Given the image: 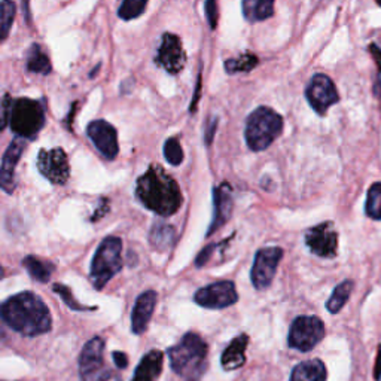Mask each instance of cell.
Masks as SVG:
<instances>
[{"mask_svg": "<svg viewBox=\"0 0 381 381\" xmlns=\"http://www.w3.org/2000/svg\"><path fill=\"white\" fill-rule=\"evenodd\" d=\"M0 316L10 329L24 336L47 334L52 326L47 304L33 292H21L8 298L0 307Z\"/></svg>", "mask_w": 381, "mask_h": 381, "instance_id": "6da1fadb", "label": "cell"}, {"mask_svg": "<svg viewBox=\"0 0 381 381\" xmlns=\"http://www.w3.org/2000/svg\"><path fill=\"white\" fill-rule=\"evenodd\" d=\"M136 197L148 210L162 217L176 213L183 203L178 182L158 166L149 167L137 179Z\"/></svg>", "mask_w": 381, "mask_h": 381, "instance_id": "7a4b0ae2", "label": "cell"}, {"mask_svg": "<svg viewBox=\"0 0 381 381\" xmlns=\"http://www.w3.org/2000/svg\"><path fill=\"white\" fill-rule=\"evenodd\" d=\"M209 347L199 334L188 332L167 350L170 366L185 381H200L208 366Z\"/></svg>", "mask_w": 381, "mask_h": 381, "instance_id": "3957f363", "label": "cell"}, {"mask_svg": "<svg viewBox=\"0 0 381 381\" xmlns=\"http://www.w3.org/2000/svg\"><path fill=\"white\" fill-rule=\"evenodd\" d=\"M283 132V118L274 109L259 106L246 119L244 139L250 150L261 152L273 145Z\"/></svg>", "mask_w": 381, "mask_h": 381, "instance_id": "277c9868", "label": "cell"}, {"mask_svg": "<svg viewBox=\"0 0 381 381\" xmlns=\"http://www.w3.org/2000/svg\"><path fill=\"white\" fill-rule=\"evenodd\" d=\"M45 125V107L39 100L17 99L10 103L9 127L17 137L33 139Z\"/></svg>", "mask_w": 381, "mask_h": 381, "instance_id": "5b68a950", "label": "cell"}, {"mask_svg": "<svg viewBox=\"0 0 381 381\" xmlns=\"http://www.w3.org/2000/svg\"><path fill=\"white\" fill-rule=\"evenodd\" d=\"M123 268V242L119 237L109 235L97 247L91 263L90 277L95 289H103L119 270Z\"/></svg>", "mask_w": 381, "mask_h": 381, "instance_id": "8992f818", "label": "cell"}, {"mask_svg": "<svg viewBox=\"0 0 381 381\" xmlns=\"http://www.w3.org/2000/svg\"><path fill=\"white\" fill-rule=\"evenodd\" d=\"M323 336L325 325L318 316H298L289 328L288 344L293 350L307 353L323 340Z\"/></svg>", "mask_w": 381, "mask_h": 381, "instance_id": "52a82bcc", "label": "cell"}, {"mask_svg": "<svg viewBox=\"0 0 381 381\" xmlns=\"http://www.w3.org/2000/svg\"><path fill=\"white\" fill-rule=\"evenodd\" d=\"M104 341L100 336H94L82 348L79 357V374L82 381H107L112 377L103 359Z\"/></svg>", "mask_w": 381, "mask_h": 381, "instance_id": "ba28073f", "label": "cell"}, {"mask_svg": "<svg viewBox=\"0 0 381 381\" xmlns=\"http://www.w3.org/2000/svg\"><path fill=\"white\" fill-rule=\"evenodd\" d=\"M281 258H283L281 247L271 246V247H263L258 250L254 259L252 270H250V280H252V285L255 289L264 290L270 288L277 273Z\"/></svg>", "mask_w": 381, "mask_h": 381, "instance_id": "9c48e42d", "label": "cell"}, {"mask_svg": "<svg viewBox=\"0 0 381 381\" xmlns=\"http://www.w3.org/2000/svg\"><path fill=\"white\" fill-rule=\"evenodd\" d=\"M306 99L316 114L325 115L340 102V94L328 75L316 73L306 88Z\"/></svg>", "mask_w": 381, "mask_h": 381, "instance_id": "30bf717a", "label": "cell"}, {"mask_svg": "<svg viewBox=\"0 0 381 381\" xmlns=\"http://www.w3.org/2000/svg\"><path fill=\"white\" fill-rule=\"evenodd\" d=\"M194 301L204 309L222 310L234 306L238 301V293L233 281L222 280L199 289L195 292Z\"/></svg>", "mask_w": 381, "mask_h": 381, "instance_id": "8fae6325", "label": "cell"}, {"mask_svg": "<svg viewBox=\"0 0 381 381\" xmlns=\"http://www.w3.org/2000/svg\"><path fill=\"white\" fill-rule=\"evenodd\" d=\"M304 242L310 252L319 258L332 259L339 250V234L335 231L334 222L326 221L316 226H311L304 235Z\"/></svg>", "mask_w": 381, "mask_h": 381, "instance_id": "7c38bea8", "label": "cell"}, {"mask_svg": "<svg viewBox=\"0 0 381 381\" xmlns=\"http://www.w3.org/2000/svg\"><path fill=\"white\" fill-rule=\"evenodd\" d=\"M36 164L42 176L54 185H64L69 180V160L68 154L61 148L39 150Z\"/></svg>", "mask_w": 381, "mask_h": 381, "instance_id": "4fadbf2b", "label": "cell"}, {"mask_svg": "<svg viewBox=\"0 0 381 381\" xmlns=\"http://www.w3.org/2000/svg\"><path fill=\"white\" fill-rule=\"evenodd\" d=\"M86 134H88V139L93 141L95 149L106 160L114 161L118 157V133L111 123L104 121V119H97V121L90 123L88 127H86Z\"/></svg>", "mask_w": 381, "mask_h": 381, "instance_id": "5bb4252c", "label": "cell"}, {"mask_svg": "<svg viewBox=\"0 0 381 381\" xmlns=\"http://www.w3.org/2000/svg\"><path fill=\"white\" fill-rule=\"evenodd\" d=\"M27 146V139L23 137H15L10 141L9 146L6 148L3 158H2V166H0V188L6 194H13L17 187L15 180V169L18 161L23 157V152Z\"/></svg>", "mask_w": 381, "mask_h": 381, "instance_id": "9a60e30c", "label": "cell"}, {"mask_svg": "<svg viewBox=\"0 0 381 381\" xmlns=\"http://www.w3.org/2000/svg\"><path fill=\"white\" fill-rule=\"evenodd\" d=\"M157 61L161 68H164L169 73L173 75L179 73L183 69L185 61H187V56H185L179 36L171 33H166L162 36L161 45L157 54Z\"/></svg>", "mask_w": 381, "mask_h": 381, "instance_id": "2e32d148", "label": "cell"}, {"mask_svg": "<svg viewBox=\"0 0 381 381\" xmlns=\"http://www.w3.org/2000/svg\"><path fill=\"white\" fill-rule=\"evenodd\" d=\"M233 192L231 187L228 183H222L219 187L213 188V217L212 224L208 230V237L215 234L219 228H222L233 215Z\"/></svg>", "mask_w": 381, "mask_h": 381, "instance_id": "e0dca14e", "label": "cell"}, {"mask_svg": "<svg viewBox=\"0 0 381 381\" xmlns=\"http://www.w3.org/2000/svg\"><path fill=\"white\" fill-rule=\"evenodd\" d=\"M157 298L155 290H146L137 297L132 313V329L136 335H141L148 329L157 306Z\"/></svg>", "mask_w": 381, "mask_h": 381, "instance_id": "ac0fdd59", "label": "cell"}, {"mask_svg": "<svg viewBox=\"0 0 381 381\" xmlns=\"http://www.w3.org/2000/svg\"><path fill=\"white\" fill-rule=\"evenodd\" d=\"M249 345V335L240 334L226 345L221 356V365L225 371H235L246 364V348Z\"/></svg>", "mask_w": 381, "mask_h": 381, "instance_id": "d6986e66", "label": "cell"}, {"mask_svg": "<svg viewBox=\"0 0 381 381\" xmlns=\"http://www.w3.org/2000/svg\"><path fill=\"white\" fill-rule=\"evenodd\" d=\"M164 355L160 350H150L139 362L132 381H157L162 373Z\"/></svg>", "mask_w": 381, "mask_h": 381, "instance_id": "ffe728a7", "label": "cell"}, {"mask_svg": "<svg viewBox=\"0 0 381 381\" xmlns=\"http://www.w3.org/2000/svg\"><path fill=\"white\" fill-rule=\"evenodd\" d=\"M328 371L320 359H310L293 366L289 381H326Z\"/></svg>", "mask_w": 381, "mask_h": 381, "instance_id": "44dd1931", "label": "cell"}, {"mask_svg": "<svg viewBox=\"0 0 381 381\" xmlns=\"http://www.w3.org/2000/svg\"><path fill=\"white\" fill-rule=\"evenodd\" d=\"M276 0H243V15L250 23L265 21L274 15Z\"/></svg>", "mask_w": 381, "mask_h": 381, "instance_id": "7402d4cb", "label": "cell"}, {"mask_svg": "<svg viewBox=\"0 0 381 381\" xmlns=\"http://www.w3.org/2000/svg\"><path fill=\"white\" fill-rule=\"evenodd\" d=\"M174 238H176L174 228L164 222L155 224L149 231V243L157 250H160V252H164V250L170 249L174 243Z\"/></svg>", "mask_w": 381, "mask_h": 381, "instance_id": "603a6c76", "label": "cell"}, {"mask_svg": "<svg viewBox=\"0 0 381 381\" xmlns=\"http://www.w3.org/2000/svg\"><path fill=\"white\" fill-rule=\"evenodd\" d=\"M355 283L352 280H344L340 285H336L332 290L329 300L326 301V310L331 314H336L343 310V307L347 304L348 298H350L353 292Z\"/></svg>", "mask_w": 381, "mask_h": 381, "instance_id": "cb8c5ba5", "label": "cell"}, {"mask_svg": "<svg viewBox=\"0 0 381 381\" xmlns=\"http://www.w3.org/2000/svg\"><path fill=\"white\" fill-rule=\"evenodd\" d=\"M23 265L27 270L30 277L35 279L36 281H40V283L49 281V279L52 276V271H54V268H56L51 263H48V261L40 259L38 256H31V255L24 258Z\"/></svg>", "mask_w": 381, "mask_h": 381, "instance_id": "d4e9b609", "label": "cell"}, {"mask_svg": "<svg viewBox=\"0 0 381 381\" xmlns=\"http://www.w3.org/2000/svg\"><path fill=\"white\" fill-rule=\"evenodd\" d=\"M27 70L38 75H49L52 72V66L48 56L42 51L38 43H33L29 49Z\"/></svg>", "mask_w": 381, "mask_h": 381, "instance_id": "484cf974", "label": "cell"}, {"mask_svg": "<svg viewBox=\"0 0 381 381\" xmlns=\"http://www.w3.org/2000/svg\"><path fill=\"white\" fill-rule=\"evenodd\" d=\"M258 57L252 52L242 54L240 57L230 59L225 61V72L228 75H235V73H246L254 70L258 66Z\"/></svg>", "mask_w": 381, "mask_h": 381, "instance_id": "4316f807", "label": "cell"}, {"mask_svg": "<svg viewBox=\"0 0 381 381\" xmlns=\"http://www.w3.org/2000/svg\"><path fill=\"white\" fill-rule=\"evenodd\" d=\"M17 14V5L13 0H2L0 2V43H2L13 29Z\"/></svg>", "mask_w": 381, "mask_h": 381, "instance_id": "83f0119b", "label": "cell"}, {"mask_svg": "<svg viewBox=\"0 0 381 381\" xmlns=\"http://www.w3.org/2000/svg\"><path fill=\"white\" fill-rule=\"evenodd\" d=\"M365 215L374 221H381V182L373 183L366 192Z\"/></svg>", "mask_w": 381, "mask_h": 381, "instance_id": "f1b7e54d", "label": "cell"}, {"mask_svg": "<svg viewBox=\"0 0 381 381\" xmlns=\"http://www.w3.org/2000/svg\"><path fill=\"white\" fill-rule=\"evenodd\" d=\"M148 0H123L118 9V15L124 21H132L139 18L146 10Z\"/></svg>", "mask_w": 381, "mask_h": 381, "instance_id": "f546056e", "label": "cell"}, {"mask_svg": "<svg viewBox=\"0 0 381 381\" xmlns=\"http://www.w3.org/2000/svg\"><path fill=\"white\" fill-rule=\"evenodd\" d=\"M52 290H54V292H57L59 295L61 297L63 302L66 304V306H68L70 310H73V311H88V310H94V309L85 307V306H82L81 302L76 301L75 297H73L72 290H70V288L66 286V285H61V283H54Z\"/></svg>", "mask_w": 381, "mask_h": 381, "instance_id": "4dcf8cb0", "label": "cell"}, {"mask_svg": "<svg viewBox=\"0 0 381 381\" xmlns=\"http://www.w3.org/2000/svg\"><path fill=\"white\" fill-rule=\"evenodd\" d=\"M164 158L171 166H180L183 161V149L176 137H170L164 143Z\"/></svg>", "mask_w": 381, "mask_h": 381, "instance_id": "1f68e13d", "label": "cell"}, {"mask_svg": "<svg viewBox=\"0 0 381 381\" xmlns=\"http://www.w3.org/2000/svg\"><path fill=\"white\" fill-rule=\"evenodd\" d=\"M204 10L205 18L212 30L217 27V21H219V8H217V0H204Z\"/></svg>", "mask_w": 381, "mask_h": 381, "instance_id": "d6a6232c", "label": "cell"}, {"mask_svg": "<svg viewBox=\"0 0 381 381\" xmlns=\"http://www.w3.org/2000/svg\"><path fill=\"white\" fill-rule=\"evenodd\" d=\"M10 97L6 95L3 99H0V132L9 124V112H10Z\"/></svg>", "mask_w": 381, "mask_h": 381, "instance_id": "836d02e7", "label": "cell"}, {"mask_svg": "<svg viewBox=\"0 0 381 381\" xmlns=\"http://www.w3.org/2000/svg\"><path fill=\"white\" fill-rule=\"evenodd\" d=\"M217 123H219V119H217V116H212L208 119V124H205V128H204V143L210 146L212 141L215 139V133L217 130Z\"/></svg>", "mask_w": 381, "mask_h": 381, "instance_id": "e575fe53", "label": "cell"}, {"mask_svg": "<svg viewBox=\"0 0 381 381\" xmlns=\"http://www.w3.org/2000/svg\"><path fill=\"white\" fill-rule=\"evenodd\" d=\"M217 244H209V246H205L201 252L199 254V256L195 258V267L197 268H203L205 264L209 263V259L212 258L213 252H215V249H216Z\"/></svg>", "mask_w": 381, "mask_h": 381, "instance_id": "d590c367", "label": "cell"}, {"mask_svg": "<svg viewBox=\"0 0 381 381\" xmlns=\"http://www.w3.org/2000/svg\"><path fill=\"white\" fill-rule=\"evenodd\" d=\"M201 84H203V79H201V73H200L199 79H197V85H195V91H194V97H192V102H191V107H189V111L192 114L195 112V109H197V106H199L200 94H201Z\"/></svg>", "mask_w": 381, "mask_h": 381, "instance_id": "8d00e7d4", "label": "cell"}, {"mask_svg": "<svg viewBox=\"0 0 381 381\" xmlns=\"http://www.w3.org/2000/svg\"><path fill=\"white\" fill-rule=\"evenodd\" d=\"M112 357H114V362H115L116 368L125 369L128 366V359H127L125 353H123V352H114Z\"/></svg>", "mask_w": 381, "mask_h": 381, "instance_id": "74e56055", "label": "cell"}, {"mask_svg": "<svg viewBox=\"0 0 381 381\" xmlns=\"http://www.w3.org/2000/svg\"><path fill=\"white\" fill-rule=\"evenodd\" d=\"M368 51L371 52V56L377 64V68H378V72H381V48L377 45V43H371V45H369Z\"/></svg>", "mask_w": 381, "mask_h": 381, "instance_id": "f35d334b", "label": "cell"}, {"mask_svg": "<svg viewBox=\"0 0 381 381\" xmlns=\"http://www.w3.org/2000/svg\"><path fill=\"white\" fill-rule=\"evenodd\" d=\"M374 378H375V381L381 380V344L378 345V350H377V361H375V366H374Z\"/></svg>", "mask_w": 381, "mask_h": 381, "instance_id": "ab89813d", "label": "cell"}, {"mask_svg": "<svg viewBox=\"0 0 381 381\" xmlns=\"http://www.w3.org/2000/svg\"><path fill=\"white\" fill-rule=\"evenodd\" d=\"M100 69H102V64H97V66L93 69V72L90 73V78H91V79H93V78H95V75L99 73V70H100Z\"/></svg>", "mask_w": 381, "mask_h": 381, "instance_id": "60d3db41", "label": "cell"}, {"mask_svg": "<svg viewBox=\"0 0 381 381\" xmlns=\"http://www.w3.org/2000/svg\"><path fill=\"white\" fill-rule=\"evenodd\" d=\"M3 277H5V271H3L2 267H0V280H2Z\"/></svg>", "mask_w": 381, "mask_h": 381, "instance_id": "b9f144b4", "label": "cell"}, {"mask_svg": "<svg viewBox=\"0 0 381 381\" xmlns=\"http://www.w3.org/2000/svg\"><path fill=\"white\" fill-rule=\"evenodd\" d=\"M375 2H377V5L381 8V0H375Z\"/></svg>", "mask_w": 381, "mask_h": 381, "instance_id": "7bdbcfd3", "label": "cell"}]
</instances>
